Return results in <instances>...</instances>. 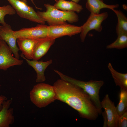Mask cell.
<instances>
[{"instance_id":"cell-1","label":"cell","mask_w":127,"mask_h":127,"mask_svg":"<svg viewBox=\"0 0 127 127\" xmlns=\"http://www.w3.org/2000/svg\"><path fill=\"white\" fill-rule=\"evenodd\" d=\"M56 100L67 104L77 111L80 116L91 120L96 119L99 111L89 95L82 89L61 79L54 83Z\"/></svg>"},{"instance_id":"cell-2","label":"cell","mask_w":127,"mask_h":127,"mask_svg":"<svg viewBox=\"0 0 127 127\" xmlns=\"http://www.w3.org/2000/svg\"><path fill=\"white\" fill-rule=\"evenodd\" d=\"M46 8L45 11H38V15L49 26H55L78 22L79 17L74 12L64 11L56 8L53 5L49 4H44Z\"/></svg>"},{"instance_id":"cell-3","label":"cell","mask_w":127,"mask_h":127,"mask_svg":"<svg viewBox=\"0 0 127 127\" xmlns=\"http://www.w3.org/2000/svg\"><path fill=\"white\" fill-rule=\"evenodd\" d=\"M54 71L61 79L75 85L82 89L90 97L93 103L98 109L99 114L102 113V107L99 96L101 87L104 83L103 80H91L84 81L78 80L64 75L59 71L54 69Z\"/></svg>"},{"instance_id":"cell-4","label":"cell","mask_w":127,"mask_h":127,"mask_svg":"<svg viewBox=\"0 0 127 127\" xmlns=\"http://www.w3.org/2000/svg\"><path fill=\"white\" fill-rule=\"evenodd\" d=\"M29 96L31 102L40 108L45 107L56 100L53 86L42 82L33 86L30 92Z\"/></svg>"},{"instance_id":"cell-5","label":"cell","mask_w":127,"mask_h":127,"mask_svg":"<svg viewBox=\"0 0 127 127\" xmlns=\"http://www.w3.org/2000/svg\"><path fill=\"white\" fill-rule=\"evenodd\" d=\"M6 0L20 17L40 24L45 23V21L38 15L33 7L27 4V1L22 0Z\"/></svg>"},{"instance_id":"cell-6","label":"cell","mask_w":127,"mask_h":127,"mask_svg":"<svg viewBox=\"0 0 127 127\" xmlns=\"http://www.w3.org/2000/svg\"><path fill=\"white\" fill-rule=\"evenodd\" d=\"M108 16L107 12L99 14L91 13L87 21L81 26L80 37L81 41L83 42L84 41L87 34L91 30H95L98 32H101L103 28L102 23L107 18Z\"/></svg>"},{"instance_id":"cell-7","label":"cell","mask_w":127,"mask_h":127,"mask_svg":"<svg viewBox=\"0 0 127 127\" xmlns=\"http://www.w3.org/2000/svg\"><path fill=\"white\" fill-rule=\"evenodd\" d=\"M48 26L44 24H39L36 26L23 28L14 31V34L18 38H26L37 40L48 37Z\"/></svg>"},{"instance_id":"cell-8","label":"cell","mask_w":127,"mask_h":127,"mask_svg":"<svg viewBox=\"0 0 127 127\" xmlns=\"http://www.w3.org/2000/svg\"><path fill=\"white\" fill-rule=\"evenodd\" d=\"M81 27L67 23L55 26H48V37L56 39L65 36H71L80 33Z\"/></svg>"},{"instance_id":"cell-9","label":"cell","mask_w":127,"mask_h":127,"mask_svg":"<svg viewBox=\"0 0 127 127\" xmlns=\"http://www.w3.org/2000/svg\"><path fill=\"white\" fill-rule=\"evenodd\" d=\"M12 51L6 43L3 40L0 47V69L6 70L9 67L20 66L23 61L14 57Z\"/></svg>"},{"instance_id":"cell-10","label":"cell","mask_w":127,"mask_h":127,"mask_svg":"<svg viewBox=\"0 0 127 127\" xmlns=\"http://www.w3.org/2000/svg\"><path fill=\"white\" fill-rule=\"evenodd\" d=\"M14 32L8 24L0 25V37L9 47L14 56L19 59L20 50L17 45V38L14 35Z\"/></svg>"},{"instance_id":"cell-11","label":"cell","mask_w":127,"mask_h":127,"mask_svg":"<svg viewBox=\"0 0 127 127\" xmlns=\"http://www.w3.org/2000/svg\"><path fill=\"white\" fill-rule=\"evenodd\" d=\"M101 104L102 108L105 110L107 119V127H118L119 116L114 103L110 100L108 94L105 95L101 102Z\"/></svg>"},{"instance_id":"cell-12","label":"cell","mask_w":127,"mask_h":127,"mask_svg":"<svg viewBox=\"0 0 127 127\" xmlns=\"http://www.w3.org/2000/svg\"><path fill=\"white\" fill-rule=\"evenodd\" d=\"M55 39L48 37L37 39L34 46L32 59L38 60L44 56L54 43Z\"/></svg>"},{"instance_id":"cell-13","label":"cell","mask_w":127,"mask_h":127,"mask_svg":"<svg viewBox=\"0 0 127 127\" xmlns=\"http://www.w3.org/2000/svg\"><path fill=\"white\" fill-rule=\"evenodd\" d=\"M20 55L36 71L37 74L36 82L40 83L45 81L46 78L44 75L45 71L47 67L52 64V60H50L45 62L33 60H31L26 58L22 53Z\"/></svg>"},{"instance_id":"cell-14","label":"cell","mask_w":127,"mask_h":127,"mask_svg":"<svg viewBox=\"0 0 127 127\" xmlns=\"http://www.w3.org/2000/svg\"><path fill=\"white\" fill-rule=\"evenodd\" d=\"M12 103V99H7L2 104L0 110V127H9L14 122L13 109L10 108Z\"/></svg>"},{"instance_id":"cell-15","label":"cell","mask_w":127,"mask_h":127,"mask_svg":"<svg viewBox=\"0 0 127 127\" xmlns=\"http://www.w3.org/2000/svg\"><path fill=\"white\" fill-rule=\"evenodd\" d=\"M37 40L18 38L17 42L22 54L27 59H32L34 46Z\"/></svg>"},{"instance_id":"cell-16","label":"cell","mask_w":127,"mask_h":127,"mask_svg":"<svg viewBox=\"0 0 127 127\" xmlns=\"http://www.w3.org/2000/svg\"><path fill=\"white\" fill-rule=\"evenodd\" d=\"M86 7L91 13L96 14L100 13V10L103 8H107L112 10L119 7L117 4L108 5L104 3L103 0H87Z\"/></svg>"},{"instance_id":"cell-17","label":"cell","mask_w":127,"mask_h":127,"mask_svg":"<svg viewBox=\"0 0 127 127\" xmlns=\"http://www.w3.org/2000/svg\"><path fill=\"white\" fill-rule=\"evenodd\" d=\"M53 5L57 9L64 11L73 12L79 13L83 9L81 5L72 1L56 0Z\"/></svg>"},{"instance_id":"cell-18","label":"cell","mask_w":127,"mask_h":127,"mask_svg":"<svg viewBox=\"0 0 127 127\" xmlns=\"http://www.w3.org/2000/svg\"><path fill=\"white\" fill-rule=\"evenodd\" d=\"M108 67L116 85L127 90V73L118 72L114 69L110 63L108 64Z\"/></svg>"},{"instance_id":"cell-19","label":"cell","mask_w":127,"mask_h":127,"mask_svg":"<svg viewBox=\"0 0 127 127\" xmlns=\"http://www.w3.org/2000/svg\"><path fill=\"white\" fill-rule=\"evenodd\" d=\"M116 15L118 20L116 27L117 35L127 34V18L120 10L115 9L112 10Z\"/></svg>"},{"instance_id":"cell-20","label":"cell","mask_w":127,"mask_h":127,"mask_svg":"<svg viewBox=\"0 0 127 127\" xmlns=\"http://www.w3.org/2000/svg\"><path fill=\"white\" fill-rule=\"evenodd\" d=\"M119 101L116 107L119 117L127 111V90L120 88Z\"/></svg>"},{"instance_id":"cell-21","label":"cell","mask_w":127,"mask_h":127,"mask_svg":"<svg viewBox=\"0 0 127 127\" xmlns=\"http://www.w3.org/2000/svg\"><path fill=\"white\" fill-rule=\"evenodd\" d=\"M117 36V38L114 42L107 46V49H121L127 48V34H120Z\"/></svg>"},{"instance_id":"cell-22","label":"cell","mask_w":127,"mask_h":127,"mask_svg":"<svg viewBox=\"0 0 127 127\" xmlns=\"http://www.w3.org/2000/svg\"><path fill=\"white\" fill-rule=\"evenodd\" d=\"M16 13L14 8L10 5L0 6V24L3 25L6 23L4 19L6 15H13Z\"/></svg>"},{"instance_id":"cell-23","label":"cell","mask_w":127,"mask_h":127,"mask_svg":"<svg viewBox=\"0 0 127 127\" xmlns=\"http://www.w3.org/2000/svg\"><path fill=\"white\" fill-rule=\"evenodd\" d=\"M127 127V111L119 117L118 121V127Z\"/></svg>"},{"instance_id":"cell-24","label":"cell","mask_w":127,"mask_h":127,"mask_svg":"<svg viewBox=\"0 0 127 127\" xmlns=\"http://www.w3.org/2000/svg\"><path fill=\"white\" fill-rule=\"evenodd\" d=\"M7 99L5 96L0 95V110L2 108L3 103Z\"/></svg>"},{"instance_id":"cell-25","label":"cell","mask_w":127,"mask_h":127,"mask_svg":"<svg viewBox=\"0 0 127 127\" xmlns=\"http://www.w3.org/2000/svg\"><path fill=\"white\" fill-rule=\"evenodd\" d=\"M81 0H71L72 1L78 3Z\"/></svg>"},{"instance_id":"cell-26","label":"cell","mask_w":127,"mask_h":127,"mask_svg":"<svg viewBox=\"0 0 127 127\" xmlns=\"http://www.w3.org/2000/svg\"><path fill=\"white\" fill-rule=\"evenodd\" d=\"M30 0L31 1V2L33 3V4L36 6V7H36V6L35 3H34V2L33 0Z\"/></svg>"},{"instance_id":"cell-27","label":"cell","mask_w":127,"mask_h":127,"mask_svg":"<svg viewBox=\"0 0 127 127\" xmlns=\"http://www.w3.org/2000/svg\"><path fill=\"white\" fill-rule=\"evenodd\" d=\"M2 40H3L0 37V47Z\"/></svg>"},{"instance_id":"cell-28","label":"cell","mask_w":127,"mask_h":127,"mask_svg":"<svg viewBox=\"0 0 127 127\" xmlns=\"http://www.w3.org/2000/svg\"><path fill=\"white\" fill-rule=\"evenodd\" d=\"M22 0L24 1H27L26 0Z\"/></svg>"}]
</instances>
